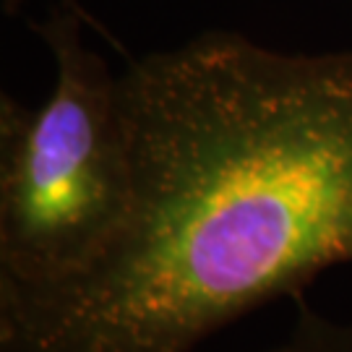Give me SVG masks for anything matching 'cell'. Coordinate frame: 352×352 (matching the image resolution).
<instances>
[{
    "instance_id": "277c9868",
    "label": "cell",
    "mask_w": 352,
    "mask_h": 352,
    "mask_svg": "<svg viewBox=\"0 0 352 352\" xmlns=\"http://www.w3.org/2000/svg\"><path fill=\"white\" fill-rule=\"evenodd\" d=\"M0 3H3V13H8V16H13V13L19 11V8H21V6H24L26 0H0ZM58 6H65V8H71V11L81 13V16H87L89 21H91V24H94V29H100L102 34H104V29H102V26L97 24V19H94V16H89V13H87V8H84V6H81V3H78V0H58ZM104 37L110 39V42H113V45H118V42H115V39L110 37V34H104Z\"/></svg>"
},
{
    "instance_id": "7a4b0ae2",
    "label": "cell",
    "mask_w": 352,
    "mask_h": 352,
    "mask_svg": "<svg viewBox=\"0 0 352 352\" xmlns=\"http://www.w3.org/2000/svg\"><path fill=\"white\" fill-rule=\"evenodd\" d=\"M87 16L58 6L37 24L55 68L47 100H0V287L39 289L89 272L133 217L120 74L87 47Z\"/></svg>"
},
{
    "instance_id": "6da1fadb",
    "label": "cell",
    "mask_w": 352,
    "mask_h": 352,
    "mask_svg": "<svg viewBox=\"0 0 352 352\" xmlns=\"http://www.w3.org/2000/svg\"><path fill=\"white\" fill-rule=\"evenodd\" d=\"M133 217L89 272L0 287V352H193L352 264V47L201 32L131 58Z\"/></svg>"
},
{
    "instance_id": "3957f363",
    "label": "cell",
    "mask_w": 352,
    "mask_h": 352,
    "mask_svg": "<svg viewBox=\"0 0 352 352\" xmlns=\"http://www.w3.org/2000/svg\"><path fill=\"white\" fill-rule=\"evenodd\" d=\"M298 318L285 340L264 352H352V321H334L298 298Z\"/></svg>"
}]
</instances>
